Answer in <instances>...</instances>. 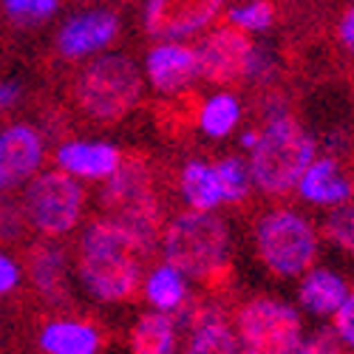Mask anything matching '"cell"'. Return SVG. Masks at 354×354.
Masks as SVG:
<instances>
[{"label":"cell","instance_id":"23","mask_svg":"<svg viewBox=\"0 0 354 354\" xmlns=\"http://www.w3.org/2000/svg\"><path fill=\"white\" fill-rule=\"evenodd\" d=\"M241 120V102L235 94L230 91H221V94H213L207 102L201 105V113H198V125L201 131L213 136V139H224L235 131Z\"/></svg>","mask_w":354,"mask_h":354},{"label":"cell","instance_id":"22","mask_svg":"<svg viewBox=\"0 0 354 354\" xmlns=\"http://www.w3.org/2000/svg\"><path fill=\"white\" fill-rule=\"evenodd\" d=\"M145 298L156 312H179L187 304V281L185 275L170 267V263H162L156 267L145 281Z\"/></svg>","mask_w":354,"mask_h":354},{"label":"cell","instance_id":"32","mask_svg":"<svg viewBox=\"0 0 354 354\" xmlns=\"http://www.w3.org/2000/svg\"><path fill=\"white\" fill-rule=\"evenodd\" d=\"M337 37H340V46H343L348 54H354V6L340 17Z\"/></svg>","mask_w":354,"mask_h":354},{"label":"cell","instance_id":"5","mask_svg":"<svg viewBox=\"0 0 354 354\" xmlns=\"http://www.w3.org/2000/svg\"><path fill=\"white\" fill-rule=\"evenodd\" d=\"M102 204L113 216V221L122 224L145 252L153 250V241L159 239V204L151 170L142 159L120 162V167L108 176Z\"/></svg>","mask_w":354,"mask_h":354},{"label":"cell","instance_id":"12","mask_svg":"<svg viewBox=\"0 0 354 354\" xmlns=\"http://www.w3.org/2000/svg\"><path fill=\"white\" fill-rule=\"evenodd\" d=\"M116 35H120V17L108 9H88L63 23L57 35V51L66 60H82L111 46Z\"/></svg>","mask_w":354,"mask_h":354},{"label":"cell","instance_id":"24","mask_svg":"<svg viewBox=\"0 0 354 354\" xmlns=\"http://www.w3.org/2000/svg\"><path fill=\"white\" fill-rule=\"evenodd\" d=\"M216 167V176H218V187H221V196L224 201H241L247 198L250 187H252V176H250V165L239 156H227L221 159Z\"/></svg>","mask_w":354,"mask_h":354},{"label":"cell","instance_id":"27","mask_svg":"<svg viewBox=\"0 0 354 354\" xmlns=\"http://www.w3.org/2000/svg\"><path fill=\"white\" fill-rule=\"evenodd\" d=\"M60 0H3V12L17 23H40L51 17Z\"/></svg>","mask_w":354,"mask_h":354},{"label":"cell","instance_id":"17","mask_svg":"<svg viewBox=\"0 0 354 354\" xmlns=\"http://www.w3.org/2000/svg\"><path fill=\"white\" fill-rule=\"evenodd\" d=\"M40 346L46 354H97L100 332L85 320L57 317L43 326Z\"/></svg>","mask_w":354,"mask_h":354},{"label":"cell","instance_id":"25","mask_svg":"<svg viewBox=\"0 0 354 354\" xmlns=\"http://www.w3.org/2000/svg\"><path fill=\"white\" fill-rule=\"evenodd\" d=\"M230 23L241 32H267L275 23V6L270 0H247L241 6H232L227 12Z\"/></svg>","mask_w":354,"mask_h":354},{"label":"cell","instance_id":"31","mask_svg":"<svg viewBox=\"0 0 354 354\" xmlns=\"http://www.w3.org/2000/svg\"><path fill=\"white\" fill-rule=\"evenodd\" d=\"M20 283V267L9 252H0V298L15 292Z\"/></svg>","mask_w":354,"mask_h":354},{"label":"cell","instance_id":"7","mask_svg":"<svg viewBox=\"0 0 354 354\" xmlns=\"http://www.w3.org/2000/svg\"><path fill=\"white\" fill-rule=\"evenodd\" d=\"M20 204L28 227H35L48 239H60L82 218L85 187L66 170H48L28 179Z\"/></svg>","mask_w":354,"mask_h":354},{"label":"cell","instance_id":"13","mask_svg":"<svg viewBox=\"0 0 354 354\" xmlns=\"http://www.w3.org/2000/svg\"><path fill=\"white\" fill-rule=\"evenodd\" d=\"M145 68H147V80H151V85L159 94H173L198 77L196 48L176 40H165L147 51Z\"/></svg>","mask_w":354,"mask_h":354},{"label":"cell","instance_id":"21","mask_svg":"<svg viewBox=\"0 0 354 354\" xmlns=\"http://www.w3.org/2000/svg\"><path fill=\"white\" fill-rule=\"evenodd\" d=\"M182 196L190 204V210H218V204H224L221 187L216 167L193 159L182 167Z\"/></svg>","mask_w":354,"mask_h":354},{"label":"cell","instance_id":"33","mask_svg":"<svg viewBox=\"0 0 354 354\" xmlns=\"http://www.w3.org/2000/svg\"><path fill=\"white\" fill-rule=\"evenodd\" d=\"M20 100V85L17 82H0V113L15 108Z\"/></svg>","mask_w":354,"mask_h":354},{"label":"cell","instance_id":"11","mask_svg":"<svg viewBox=\"0 0 354 354\" xmlns=\"http://www.w3.org/2000/svg\"><path fill=\"white\" fill-rule=\"evenodd\" d=\"M43 136L32 125H9L0 131V193L32 179L43 165Z\"/></svg>","mask_w":354,"mask_h":354},{"label":"cell","instance_id":"26","mask_svg":"<svg viewBox=\"0 0 354 354\" xmlns=\"http://www.w3.org/2000/svg\"><path fill=\"white\" fill-rule=\"evenodd\" d=\"M323 235L340 250L354 255V204L351 201L332 207V213L323 218Z\"/></svg>","mask_w":354,"mask_h":354},{"label":"cell","instance_id":"19","mask_svg":"<svg viewBox=\"0 0 354 354\" xmlns=\"http://www.w3.org/2000/svg\"><path fill=\"white\" fill-rule=\"evenodd\" d=\"M179 329L167 312H147L131 332V354H176Z\"/></svg>","mask_w":354,"mask_h":354},{"label":"cell","instance_id":"1","mask_svg":"<svg viewBox=\"0 0 354 354\" xmlns=\"http://www.w3.org/2000/svg\"><path fill=\"white\" fill-rule=\"evenodd\" d=\"M142 255L147 252L122 224L94 221L80 239V281L97 301L122 304L139 289Z\"/></svg>","mask_w":354,"mask_h":354},{"label":"cell","instance_id":"28","mask_svg":"<svg viewBox=\"0 0 354 354\" xmlns=\"http://www.w3.org/2000/svg\"><path fill=\"white\" fill-rule=\"evenodd\" d=\"M28 218L23 213V204L0 201V241H17L26 235Z\"/></svg>","mask_w":354,"mask_h":354},{"label":"cell","instance_id":"30","mask_svg":"<svg viewBox=\"0 0 354 354\" xmlns=\"http://www.w3.org/2000/svg\"><path fill=\"white\" fill-rule=\"evenodd\" d=\"M295 354H343L337 335L332 332H317L306 340H301V346L295 348Z\"/></svg>","mask_w":354,"mask_h":354},{"label":"cell","instance_id":"15","mask_svg":"<svg viewBox=\"0 0 354 354\" xmlns=\"http://www.w3.org/2000/svg\"><path fill=\"white\" fill-rule=\"evenodd\" d=\"M122 153L111 142L91 139H71L57 147V165L60 170L77 176V179H108L120 167Z\"/></svg>","mask_w":354,"mask_h":354},{"label":"cell","instance_id":"29","mask_svg":"<svg viewBox=\"0 0 354 354\" xmlns=\"http://www.w3.org/2000/svg\"><path fill=\"white\" fill-rule=\"evenodd\" d=\"M335 335L343 346L354 351V292H348L343 306L335 312Z\"/></svg>","mask_w":354,"mask_h":354},{"label":"cell","instance_id":"16","mask_svg":"<svg viewBox=\"0 0 354 354\" xmlns=\"http://www.w3.org/2000/svg\"><path fill=\"white\" fill-rule=\"evenodd\" d=\"M295 190L301 193V198H306L309 204H320V207H337L354 196V185L340 173L335 159H312Z\"/></svg>","mask_w":354,"mask_h":354},{"label":"cell","instance_id":"8","mask_svg":"<svg viewBox=\"0 0 354 354\" xmlns=\"http://www.w3.org/2000/svg\"><path fill=\"white\" fill-rule=\"evenodd\" d=\"M241 354H295L304 340L301 315L275 298H252L235 312Z\"/></svg>","mask_w":354,"mask_h":354},{"label":"cell","instance_id":"18","mask_svg":"<svg viewBox=\"0 0 354 354\" xmlns=\"http://www.w3.org/2000/svg\"><path fill=\"white\" fill-rule=\"evenodd\" d=\"M346 298H348V283L343 275H337L332 270H312L304 275V281L298 286L301 306L317 317L335 315Z\"/></svg>","mask_w":354,"mask_h":354},{"label":"cell","instance_id":"10","mask_svg":"<svg viewBox=\"0 0 354 354\" xmlns=\"http://www.w3.org/2000/svg\"><path fill=\"white\" fill-rule=\"evenodd\" d=\"M224 6V0H147L145 32L159 40H182L207 28Z\"/></svg>","mask_w":354,"mask_h":354},{"label":"cell","instance_id":"20","mask_svg":"<svg viewBox=\"0 0 354 354\" xmlns=\"http://www.w3.org/2000/svg\"><path fill=\"white\" fill-rule=\"evenodd\" d=\"M28 272H32L35 286L48 301H60L66 295L68 263H66V252L60 247H51V244L35 247L32 255H28Z\"/></svg>","mask_w":354,"mask_h":354},{"label":"cell","instance_id":"14","mask_svg":"<svg viewBox=\"0 0 354 354\" xmlns=\"http://www.w3.org/2000/svg\"><path fill=\"white\" fill-rule=\"evenodd\" d=\"M179 320H190V340L185 354H241L239 337L227 326L216 306H182Z\"/></svg>","mask_w":354,"mask_h":354},{"label":"cell","instance_id":"6","mask_svg":"<svg viewBox=\"0 0 354 354\" xmlns=\"http://www.w3.org/2000/svg\"><path fill=\"white\" fill-rule=\"evenodd\" d=\"M255 250L272 275H304L317 258V232L301 213L278 207L263 213L255 224Z\"/></svg>","mask_w":354,"mask_h":354},{"label":"cell","instance_id":"4","mask_svg":"<svg viewBox=\"0 0 354 354\" xmlns=\"http://www.w3.org/2000/svg\"><path fill=\"white\" fill-rule=\"evenodd\" d=\"M142 71L128 54H102L88 63L74 85L77 105L97 122H120L142 97Z\"/></svg>","mask_w":354,"mask_h":354},{"label":"cell","instance_id":"9","mask_svg":"<svg viewBox=\"0 0 354 354\" xmlns=\"http://www.w3.org/2000/svg\"><path fill=\"white\" fill-rule=\"evenodd\" d=\"M255 46L250 43L247 32L232 26H221L210 32L196 46L198 77L213 85H232L250 77Z\"/></svg>","mask_w":354,"mask_h":354},{"label":"cell","instance_id":"2","mask_svg":"<svg viewBox=\"0 0 354 354\" xmlns=\"http://www.w3.org/2000/svg\"><path fill=\"white\" fill-rule=\"evenodd\" d=\"M317 153L315 139L292 120L275 116L258 131L255 145L250 147V176L252 185L267 196H286L298 187L304 170Z\"/></svg>","mask_w":354,"mask_h":354},{"label":"cell","instance_id":"3","mask_svg":"<svg viewBox=\"0 0 354 354\" xmlns=\"http://www.w3.org/2000/svg\"><path fill=\"white\" fill-rule=\"evenodd\" d=\"M162 252L182 275L213 281L227 267L230 230L216 210L179 213L162 230Z\"/></svg>","mask_w":354,"mask_h":354}]
</instances>
